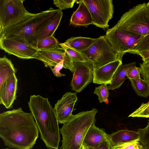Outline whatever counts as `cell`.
Here are the masks:
<instances>
[{"mask_svg": "<svg viewBox=\"0 0 149 149\" xmlns=\"http://www.w3.org/2000/svg\"><path fill=\"white\" fill-rule=\"evenodd\" d=\"M38 134L31 112H25L19 108L0 114V137L5 146L16 149H31Z\"/></svg>", "mask_w": 149, "mask_h": 149, "instance_id": "6da1fadb", "label": "cell"}, {"mask_svg": "<svg viewBox=\"0 0 149 149\" xmlns=\"http://www.w3.org/2000/svg\"><path fill=\"white\" fill-rule=\"evenodd\" d=\"M28 105L46 146L49 149H58L60 139L59 123L48 99L33 95L30 96Z\"/></svg>", "mask_w": 149, "mask_h": 149, "instance_id": "7a4b0ae2", "label": "cell"}, {"mask_svg": "<svg viewBox=\"0 0 149 149\" xmlns=\"http://www.w3.org/2000/svg\"><path fill=\"white\" fill-rule=\"evenodd\" d=\"M60 10L51 8L38 13H29L19 22L0 32V38L16 36L36 48V44L34 39L35 35Z\"/></svg>", "mask_w": 149, "mask_h": 149, "instance_id": "3957f363", "label": "cell"}, {"mask_svg": "<svg viewBox=\"0 0 149 149\" xmlns=\"http://www.w3.org/2000/svg\"><path fill=\"white\" fill-rule=\"evenodd\" d=\"M97 112L96 109L93 108L72 115L60 129L62 136L60 149H80L88 129L95 125Z\"/></svg>", "mask_w": 149, "mask_h": 149, "instance_id": "277c9868", "label": "cell"}, {"mask_svg": "<svg viewBox=\"0 0 149 149\" xmlns=\"http://www.w3.org/2000/svg\"><path fill=\"white\" fill-rule=\"evenodd\" d=\"M116 29L145 36L149 34V7L138 4L124 13L113 26Z\"/></svg>", "mask_w": 149, "mask_h": 149, "instance_id": "5b68a950", "label": "cell"}, {"mask_svg": "<svg viewBox=\"0 0 149 149\" xmlns=\"http://www.w3.org/2000/svg\"><path fill=\"white\" fill-rule=\"evenodd\" d=\"M87 61L91 63L93 68H97L121 57L113 49L105 35L95 38L87 49L79 51Z\"/></svg>", "mask_w": 149, "mask_h": 149, "instance_id": "8992f818", "label": "cell"}, {"mask_svg": "<svg viewBox=\"0 0 149 149\" xmlns=\"http://www.w3.org/2000/svg\"><path fill=\"white\" fill-rule=\"evenodd\" d=\"M105 36L113 49L122 58L144 37L113 27L107 30Z\"/></svg>", "mask_w": 149, "mask_h": 149, "instance_id": "52a82bcc", "label": "cell"}, {"mask_svg": "<svg viewBox=\"0 0 149 149\" xmlns=\"http://www.w3.org/2000/svg\"><path fill=\"white\" fill-rule=\"evenodd\" d=\"M24 0H0V32L21 20L29 13Z\"/></svg>", "mask_w": 149, "mask_h": 149, "instance_id": "ba28073f", "label": "cell"}, {"mask_svg": "<svg viewBox=\"0 0 149 149\" xmlns=\"http://www.w3.org/2000/svg\"><path fill=\"white\" fill-rule=\"evenodd\" d=\"M91 15L93 24L105 29L113 17L114 6L112 0H83Z\"/></svg>", "mask_w": 149, "mask_h": 149, "instance_id": "9c48e42d", "label": "cell"}, {"mask_svg": "<svg viewBox=\"0 0 149 149\" xmlns=\"http://www.w3.org/2000/svg\"><path fill=\"white\" fill-rule=\"evenodd\" d=\"M0 48L19 58H34L38 49L25 40L16 36L0 38Z\"/></svg>", "mask_w": 149, "mask_h": 149, "instance_id": "30bf717a", "label": "cell"}, {"mask_svg": "<svg viewBox=\"0 0 149 149\" xmlns=\"http://www.w3.org/2000/svg\"><path fill=\"white\" fill-rule=\"evenodd\" d=\"M34 58L42 61L45 67L50 68L54 67L63 61L64 68L73 72L74 70V62L67 55L60 45L50 49H38Z\"/></svg>", "mask_w": 149, "mask_h": 149, "instance_id": "8fae6325", "label": "cell"}, {"mask_svg": "<svg viewBox=\"0 0 149 149\" xmlns=\"http://www.w3.org/2000/svg\"><path fill=\"white\" fill-rule=\"evenodd\" d=\"M74 63L75 68L70 85L72 91L79 93L93 81V66L89 62Z\"/></svg>", "mask_w": 149, "mask_h": 149, "instance_id": "7c38bea8", "label": "cell"}, {"mask_svg": "<svg viewBox=\"0 0 149 149\" xmlns=\"http://www.w3.org/2000/svg\"><path fill=\"white\" fill-rule=\"evenodd\" d=\"M77 100L76 93L67 92L55 104L54 108L59 124H63L70 119Z\"/></svg>", "mask_w": 149, "mask_h": 149, "instance_id": "4fadbf2b", "label": "cell"}, {"mask_svg": "<svg viewBox=\"0 0 149 149\" xmlns=\"http://www.w3.org/2000/svg\"><path fill=\"white\" fill-rule=\"evenodd\" d=\"M122 64V60L118 59L99 68H93V83L110 85L116 70Z\"/></svg>", "mask_w": 149, "mask_h": 149, "instance_id": "5bb4252c", "label": "cell"}, {"mask_svg": "<svg viewBox=\"0 0 149 149\" xmlns=\"http://www.w3.org/2000/svg\"><path fill=\"white\" fill-rule=\"evenodd\" d=\"M17 81L18 79L14 74L0 86V104L8 109L12 107L16 99Z\"/></svg>", "mask_w": 149, "mask_h": 149, "instance_id": "9a60e30c", "label": "cell"}, {"mask_svg": "<svg viewBox=\"0 0 149 149\" xmlns=\"http://www.w3.org/2000/svg\"><path fill=\"white\" fill-rule=\"evenodd\" d=\"M70 24L76 26H82L93 24L91 13L83 0L79 1V6L72 15Z\"/></svg>", "mask_w": 149, "mask_h": 149, "instance_id": "2e32d148", "label": "cell"}, {"mask_svg": "<svg viewBox=\"0 0 149 149\" xmlns=\"http://www.w3.org/2000/svg\"><path fill=\"white\" fill-rule=\"evenodd\" d=\"M108 140L107 134L103 129L98 127L94 125L87 131L82 145L95 148Z\"/></svg>", "mask_w": 149, "mask_h": 149, "instance_id": "e0dca14e", "label": "cell"}, {"mask_svg": "<svg viewBox=\"0 0 149 149\" xmlns=\"http://www.w3.org/2000/svg\"><path fill=\"white\" fill-rule=\"evenodd\" d=\"M107 136L111 146L139 141L140 139L138 132L127 130H119L110 134H107Z\"/></svg>", "mask_w": 149, "mask_h": 149, "instance_id": "ac0fdd59", "label": "cell"}, {"mask_svg": "<svg viewBox=\"0 0 149 149\" xmlns=\"http://www.w3.org/2000/svg\"><path fill=\"white\" fill-rule=\"evenodd\" d=\"M63 15V12L60 10L45 26L38 31L34 37L36 45L38 41L54 36L59 25Z\"/></svg>", "mask_w": 149, "mask_h": 149, "instance_id": "d6986e66", "label": "cell"}, {"mask_svg": "<svg viewBox=\"0 0 149 149\" xmlns=\"http://www.w3.org/2000/svg\"><path fill=\"white\" fill-rule=\"evenodd\" d=\"M136 66L135 62L120 65L115 72L111 84L108 86L109 90H114L119 88L127 78V72Z\"/></svg>", "mask_w": 149, "mask_h": 149, "instance_id": "ffe728a7", "label": "cell"}, {"mask_svg": "<svg viewBox=\"0 0 149 149\" xmlns=\"http://www.w3.org/2000/svg\"><path fill=\"white\" fill-rule=\"evenodd\" d=\"M11 60L4 56L0 58V86L17 72Z\"/></svg>", "mask_w": 149, "mask_h": 149, "instance_id": "44dd1931", "label": "cell"}, {"mask_svg": "<svg viewBox=\"0 0 149 149\" xmlns=\"http://www.w3.org/2000/svg\"><path fill=\"white\" fill-rule=\"evenodd\" d=\"M95 38L84 37H73L63 43L65 45L79 51L88 48L93 42Z\"/></svg>", "mask_w": 149, "mask_h": 149, "instance_id": "7402d4cb", "label": "cell"}, {"mask_svg": "<svg viewBox=\"0 0 149 149\" xmlns=\"http://www.w3.org/2000/svg\"><path fill=\"white\" fill-rule=\"evenodd\" d=\"M131 86L139 96L147 97L149 96V83L141 78L129 79Z\"/></svg>", "mask_w": 149, "mask_h": 149, "instance_id": "603a6c76", "label": "cell"}, {"mask_svg": "<svg viewBox=\"0 0 149 149\" xmlns=\"http://www.w3.org/2000/svg\"><path fill=\"white\" fill-rule=\"evenodd\" d=\"M149 52V34L145 36L129 52V53L139 55Z\"/></svg>", "mask_w": 149, "mask_h": 149, "instance_id": "cb8c5ba5", "label": "cell"}, {"mask_svg": "<svg viewBox=\"0 0 149 149\" xmlns=\"http://www.w3.org/2000/svg\"><path fill=\"white\" fill-rule=\"evenodd\" d=\"M60 45L67 55L74 62H88L79 51L65 45L63 43H60Z\"/></svg>", "mask_w": 149, "mask_h": 149, "instance_id": "d4e9b609", "label": "cell"}, {"mask_svg": "<svg viewBox=\"0 0 149 149\" xmlns=\"http://www.w3.org/2000/svg\"><path fill=\"white\" fill-rule=\"evenodd\" d=\"M54 36L38 41L36 45L38 49H47L53 48L60 45Z\"/></svg>", "mask_w": 149, "mask_h": 149, "instance_id": "484cf974", "label": "cell"}, {"mask_svg": "<svg viewBox=\"0 0 149 149\" xmlns=\"http://www.w3.org/2000/svg\"><path fill=\"white\" fill-rule=\"evenodd\" d=\"M109 89L107 85L102 84L95 88L94 93L97 95L100 103L104 102L107 104L109 103Z\"/></svg>", "mask_w": 149, "mask_h": 149, "instance_id": "4316f807", "label": "cell"}, {"mask_svg": "<svg viewBox=\"0 0 149 149\" xmlns=\"http://www.w3.org/2000/svg\"><path fill=\"white\" fill-rule=\"evenodd\" d=\"M137 132L140 136L139 141L143 149H149V119L147 126L143 129H138Z\"/></svg>", "mask_w": 149, "mask_h": 149, "instance_id": "83f0119b", "label": "cell"}, {"mask_svg": "<svg viewBox=\"0 0 149 149\" xmlns=\"http://www.w3.org/2000/svg\"><path fill=\"white\" fill-rule=\"evenodd\" d=\"M128 117L149 118V101L147 103H143Z\"/></svg>", "mask_w": 149, "mask_h": 149, "instance_id": "f1b7e54d", "label": "cell"}, {"mask_svg": "<svg viewBox=\"0 0 149 149\" xmlns=\"http://www.w3.org/2000/svg\"><path fill=\"white\" fill-rule=\"evenodd\" d=\"M53 3L60 10L72 8L77 0H54Z\"/></svg>", "mask_w": 149, "mask_h": 149, "instance_id": "f546056e", "label": "cell"}, {"mask_svg": "<svg viewBox=\"0 0 149 149\" xmlns=\"http://www.w3.org/2000/svg\"><path fill=\"white\" fill-rule=\"evenodd\" d=\"M139 141H136L111 146L117 149H143Z\"/></svg>", "mask_w": 149, "mask_h": 149, "instance_id": "4dcf8cb0", "label": "cell"}, {"mask_svg": "<svg viewBox=\"0 0 149 149\" xmlns=\"http://www.w3.org/2000/svg\"><path fill=\"white\" fill-rule=\"evenodd\" d=\"M141 74L143 79L149 83V59L140 64Z\"/></svg>", "mask_w": 149, "mask_h": 149, "instance_id": "1f68e13d", "label": "cell"}, {"mask_svg": "<svg viewBox=\"0 0 149 149\" xmlns=\"http://www.w3.org/2000/svg\"><path fill=\"white\" fill-rule=\"evenodd\" d=\"M141 70L139 67L135 66L127 73L126 77L129 79H136L141 78Z\"/></svg>", "mask_w": 149, "mask_h": 149, "instance_id": "d6a6232c", "label": "cell"}, {"mask_svg": "<svg viewBox=\"0 0 149 149\" xmlns=\"http://www.w3.org/2000/svg\"><path fill=\"white\" fill-rule=\"evenodd\" d=\"M64 61H63L57 64L54 68H51V70L54 75L59 77L64 76L65 75L60 72V71L63 68Z\"/></svg>", "mask_w": 149, "mask_h": 149, "instance_id": "836d02e7", "label": "cell"}, {"mask_svg": "<svg viewBox=\"0 0 149 149\" xmlns=\"http://www.w3.org/2000/svg\"><path fill=\"white\" fill-rule=\"evenodd\" d=\"M111 146L108 139L103 142L98 147L94 148V149H111Z\"/></svg>", "mask_w": 149, "mask_h": 149, "instance_id": "e575fe53", "label": "cell"}, {"mask_svg": "<svg viewBox=\"0 0 149 149\" xmlns=\"http://www.w3.org/2000/svg\"><path fill=\"white\" fill-rule=\"evenodd\" d=\"M80 149H94V148L82 145Z\"/></svg>", "mask_w": 149, "mask_h": 149, "instance_id": "d590c367", "label": "cell"}, {"mask_svg": "<svg viewBox=\"0 0 149 149\" xmlns=\"http://www.w3.org/2000/svg\"><path fill=\"white\" fill-rule=\"evenodd\" d=\"M147 5L149 7V2L146 3Z\"/></svg>", "mask_w": 149, "mask_h": 149, "instance_id": "8d00e7d4", "label": "cell"}, {"mask_svg": "<svg viewBox=\"0 0 149 149\" xmlns=\"http://www.w3.org/2000/svg\"><path fill=\"white\" fill-rule=\"evenodd\" d=\"M111 149H117L111 146Z\"/></svg>", "mask_w": 149, "mask_h": 149, "instance_id": "74e56055", "label": "cell"}, {"mask_svg": "<svg viewBox=\"0 0 149 149\" xmlns=\"http://www.w3.org/2000/svg\"><path fill=\"white\" fill-rule=\"evenodd\" d=\"M9 149V148H5V149Z\"/></svg>", "mask_w": 149, "mask_h": 149, "instance_id": "f35d334b", "label": "cell"}]
</instances>
